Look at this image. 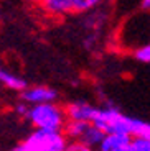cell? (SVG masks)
I'll return each mask as SVG.
<instances>
[{
	"label": "cell",
	"instance_id": "cell-1",
	"mask_svg": "<svg viewBox=\"0 0 150 151\" xmlns=\"http://www.w3.org/2000/svg\"><path fill=\"white\" fill-rule=\"evenodd\" d=\"M26 118L35 130H48V132H61L68 123L66 112L56 102L30 105Z\"/></svg>",
	"mask_w": 150,
	"mask_h": 151
},
{
	"label": "cell",
	"instance_id": "cell-2",
	"mask_svg": "<svg viewBox=\"0 0 150 151\" xmlns=\"http://www.w3.org/2000/svg\"><path fill=\"white\" fill-rule=\"evenodd\" d=\"M25 151H68L69 141L63 132L35 130L22 143Z\"/></svg>",
	"mask_w": 150,
	"mask_h": 151
},
{
	"label": "cell",
	"instance_id": "cell-3",
	"mask_svg": "<svg viewBox=\"0 0 150 151\" xmlns=\"http://www.w3.org/2000/svg\"><path fill=\"white\" fill-rule=\"evenodd\" d=\"M22 99L25 104L30 105H40V104H53L56 102L58 92L51 87L46 86H35V87H26L22 92Z\"/></svg>",
	"mask_w": 150,
	"mask_h": 151
},
{
	"label": "cell",
	"instance_id": "cell-4",
	"mask_svg": "<svg viewBox=\"0 0 150 151\" xmlns=\"http://www.w3.org/2000/svg\"><path fill=\"white\" fill-rule=\"evenodd\" d=\"M64 112H66L68 120L91 123L92 115H94V112H96V105L86 102V100H74V102L68 104L66 109H64Z\"/></svg>",
	"mask_w": 150,
	"mask_h": 151
},
{
	"label": "cell",
	"instance_id": "cell-5",
	"mask_svg": "<svg viewBox=\"0 0 150 151\" xmlns=\"http://www.w3.org/2000/svg\"><path fill=\"white\" fill-rule=\"evenodd\" d=\"M129 143H130V136L107 133L98 148H99V151H120L124 146H127Z\"/></svg>",
	"mask_w": 150,
	"mask_h": 151
},
{
	"label": "cell",
	"instance_id": "cell-6",
	"mask_svg": "<svg viewBox=\"0 0 150 151\" xmlns=\"http://www.w3.org/2000/svg\"><path fill=\"white\" fill-rule=\"evenodd\" d=\"M0 84H4L7 89H12V91H17V92H23L28 87L25 79H22L20 76L2 68H0Z\"/></svg>",
	"mask_w": 150,
	"mask_h": 151
},
{
	"label": "cell",
	"instance_id": "cell-7",
	"mask_svg": "<svg viewBox=\"0 0 150 151\" xmlns=\"http://www.w3.org/2000/svg\"><path fill=\"white\" fill-rule=\"evenodd\" d=\"M40 2L53 15H64L73 10V0H40Z\"/></svg>",
	"mask_w": 150,
	"mask_h": 151
},
{
	"label": "cell",
	"instance_id": "cell-8",
	"mask_svg": "<svg viewBox=\"0 0 150 151\" xmlns=\"http://www.w3.org/2000/svg\"><path fill=\"white\" fill-rule=\"evenodd\" d=\"M104 136H106V133H102L101 130H98L96 127H92V125L89 123V127H87V130L84 132L83 138H81L78 143H83L89 148H98L99 145H101V141L104 140Z\"/></svg>",
	"mask_w": 150,
	"mask_h": 151
},
{
	"label": "cell",
	"instance_id": "cell-9",
	"mask_svg": "<svg viewBox=\"0 0 150 151\" xmlns=\"http://www.w3.org/2000/svg\"><path fill=\"white\" fill-rule=\"evenodd\" d=\"M87 127H89V123H86V122H71L68 120L66 123V136L68 138H71V140L74 141H79L81 138H83L84 132L87 130Z\"/></svg>",
	"mask_w": 150,
	"mask_h": 151
},
{
	"label": "cell",
	"instance_id": "cell-10",
	"mask_svg": "<svg viewBox=\"0 0 150 151\" xmlns=\"http://www.w3.org/2000/svg\"><path fill=\"white\" fill-rule=\"evenodd\" d=\"M132 138H143V140L150 141V123L149 122H143L140 118H134Z\"/></svg>",
	"mask_w": 150,
	"mask_h": 151
},
{
	"label": "cell",
	"instance_id": "cell-11",
	"mask_svg": "<svg viewBox=\"0 0 150 151\" xmlns=\"http://www.w3.org/2000/svg\"><path fill=\"white\" fill-rule=\"evenodd\" d=\"M101 0H73V10L74 12H86L99 4Z\"/></svg>",
	"mask_w": 150,
	"mask_h": 151
},
{
	"label": "cell",
	"instance_id": "cell-12",
	"mask_svg": "<svg viewBox=\"0 0 150 151\" xmlns=\"http://www.w3.org/2000/svg\"><path fill=\"white\" fill-rule=\"evenodd\" d=\"M134 58L140 63H150V43L142 45L134 51Z\"/></svg>",
	"mask_w": 150,
	"mask_h": 151
},
{
	"label": "cell",
	"instance_id": "cell-13",
	"mask_svg": "<svg viewBox=\"0 0 150 151\" xmlns=\"http://www.w3.org/2000/svg\"><path fill=\"white\" fill-rule=\"evenodd\" d=\"M129 146L132 151H150V141L143 138H130Z\"/></svg>",
	"mask_w": 150,
	"mask_h": 151
},
{
	"label": "cell",
	"instance_id": "cell-14",
	"mask_svg": "<svg viewBox=\"0 0 150 151\" xmlns=\"http://www.w3.org/2000/svg\"><path fill=\"white\" fill-rule=\"evenodd\" d=\"M68 151H96V150H94V148L86 146V145H83V143L73 141V143H69V146H68Z\"/></svg>",
	"mask_w": 150,
	"mask_h": 151
},
{
	"label": "cell",
	"instance_id": "cell-15",
	"mask_svg": "<svg viewBox=\"0 0 150 151\" xmlns=\"http://www.w3.org/2000/svg\"><path fill=\"white\" fill-rule=\"evenodd\" d=\"M15 113L17 115H20V117H25L26 118V113H28V105H26L25 102H20L15 105Z\"/></svg>",
	"mask_w": 150,
	"mask_h": 151
},
{
	"label": "cell",
	"instance_id": "cell-16",
	"mask_svg": "<svg viewBox=\"0 0 150 151\" xmlns=\"http://www.w3.org/2000/svg\"><path fill=\"white\" fill-rule=\"evenodd\" d=\"M142 8L143 10H150V0H142Z\"/></svg>",
	"mask_w": 150,
	"mask_h": 151
},
{
	"label": "cell",
	"instance_id": "cell-17",
	"mask_svg": "<svg viewBox=\"0 0 150 151\" xmlns=\"http://www.w3.org/2000/svg\"><path fill=\"white\" fill-rule=\"evenodd\" d=\"M8 151H25V150H23L22 143H20V145H17V146H13L12 150H8Z\"/></svg>",
	"mask_w": 150,
	"mask_h": 151
}]
</instances>
